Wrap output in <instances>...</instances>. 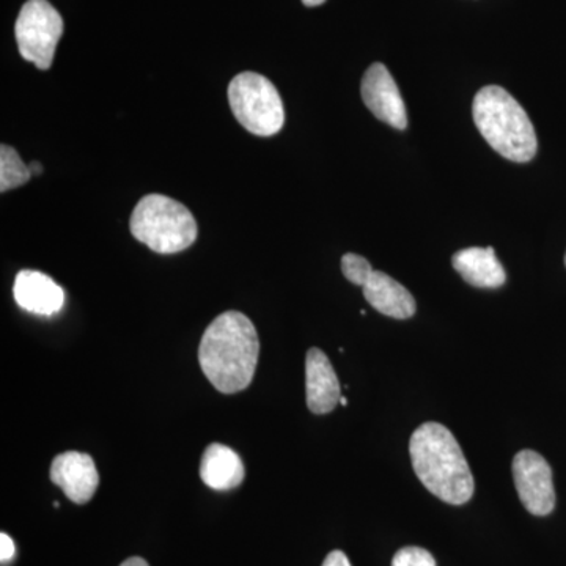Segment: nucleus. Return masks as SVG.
<instances>
[{
	"instance_id": "nucleus-1",
	"label": "nucleus",
	"mask_w": 566,
	"mask_h": 566,
	"mask_svg": "<svg viewBox=\"0 0 566 566\" xmlns=\"http://www.w3.org/2000/svg\"><path fill=\"white\" fill-rule=\"evenodd\" d=\"M260 340L244 314L226 312L205 331L199 363L205 376L221 394H238L251 386L259 364Z\"/></svg>"
},
{
	"instance_id": "nucleus-2",
	"label": "nucleus",
	"mask_w": 566,
	"mask_h": 566,
	"mask_svg": "<svg viewBox=\"0 0 566 566\" xmlns=\"http://www.w3.org/2000/svg\"><path fill=\"white\" fill-rule=\"evenodd\" d=\"M412 468L422 485L450 505H464L474 495L475 482L463 450L444 424H420L409 441Z\"/></svg>"
},
{
	"instance_id": "nucleus-3",
	"label": "nucleus",
	"mask_w": 566,
	"mask_h": 566,
	"mask_svg": "<svg viewBox=\"0 0 566 566\" xmlns=\"http://www.w3.org/2000/svg\"><path fill=\"white\" fill-rule=\"evenodd\" d=\"M472 117L483 139L494 151L513 163L535 158L538 140L524 107L499 85H486L476 93Z\"/></svg>"
},
{
	"instance_id": "nucleus-4",
	"label": "nucleus",
	"mask_w": 566,
	"mask_h": 566,
	"mask_svg": "<svg viewBox=\"0 0 566 566\" xmlns=\"http://www.w3.org/2000/svg\"><path fill=\"white\" fill-rule=\"evenodd\" d=\"M129 230L137 241L163 255L191 248L199 233L192 212L161 193L142 197L134 208Z\"/></svg>"
},
{
	"instance_id": "nucleus-5",
	"label": "nucleus",
	"mask_w": 566,
	"mask_h": 566,
	"mask_svg": "<svg viewBox=\"0 0 566 566\" xmlns=\"http://www.w3.org/2000/svg\"><path fill=\"white\" fill-rule=\"evenodd\" d=\"M229 103L240 125L255 136H274L283 128L285 109L281 93L262 74L244 71L233 77Z\"/></svg>"
},
{
	"instance_id": "nucleus-6",
	"label": "nucleus",
	"mask_w": 566,
	"mask_h": 566,
	"mask_svg": "<svg viewBox=\"0 0 566 566\" xmlns=\"http://www.w3.org/2000/svg\"><path fill=\"white\" fill-rule=\"evenodd\" d=\"M62 33L61 13L48 0H28L22 6L14 35L22 57L36 69H51Z\"/></svg>"
},
{
	"instance_id": "nucleus-7",
	"label": "nucleus",
	"mask_w": 566,
	"mask_h": 566,
	"mask_svg": "<svg viewBox=\"0 0 566 566\" xmlns=\"http://www.w3.org/2000/svg\"><path fill=\"white\" fill-rule=\"evenodd\" d=\"M513 479L521 502L528 513L547 516L556 506L553 471L545 458L534 450H521L513 458Z\"/></svg>"
},
{
	"instance_id": "nucleus-8",
	"label": "nucleus",
	"mask_w": 566,
	"mask_h": 566,
	"mask_svg": "<svg viewBox=\"0 0 566 566\" xmlns=\"http://www.w3.org/2000/svg\"><path fill=\"white\" fill-rule=\"evenodd\" d=\"M360 93L365 106L374 112L376 118L387 123L395 129H406L408 114L401 93L392 74L382 63H374L365 71Z\"/></svg>"
},
{
	"instance_id": "nucleus-9",
	"label": "nucleus",
	"mask_w": 566,
	"mask_h": 566,
	"mask_svg": "<svg viewBox=\"0 0 566 566\" xmlns=\"http://www.w3.org/2000/svg\"><path fill=\"white\" fill-rule=\"evenodd\" d=\"M50 475L52 483L62 488L66 497L77 505L92 501L99 485L98 469L87 453H61L52 461Z\"/></svg>"
},
{
	"instance_id": "nucleus-10",
	"label": "nucleus",
	"mask_w": 566,
	"mask_h": 566,
	"mask_svg": "<svg viewBox=\"0 0 566 566\" xmlns=\"http://www.w3.org/2000/svg\"><path fill=\"white\" fill-rule=\"evenodd\" d=\"M305 394L307 408L314 415H327L340 403V382L322 349L311 348L305 356Z\"/></svg>"
},
{
	"instance_id": "nucleus-11",
	"label": "nucleus",
	"mask_w": 566,
	"mask_h": 566,
	"mask_svg": "<svg viewBox=\"0 0 566 566\" xmlns=\"http://www.w3.org/2000/svg\"><path fill=\"white\" fill-rule=\"evenodd\" d=\"M13 294L21 308L36 315L57 314L65 303L62 286L40 271H20L14 281Z\"/></svg>"
},
{
	"instance_id": "nucleus-12",
	"label": "nucleus",
	"mask_w": 566,
	"mask_h": 566,
	"mask_svg": "<svg viewBox=\"0 0 566 566\" xmlns=\"http://www.w3.org/2000/svg\"><path fill=\"white\" fill-rule=\"evenodd\" d=\"M364 296L379 314L408 319L416 314V301L401 283L382 271H374L364 283Z\"/></svg>"
},
{
	"instance_id": "nucleus-13",
	"label": "nucleus",
	"mask_w": 566,
	"mask_h": 566,
	"mask_svg": "<svg viewBox=\"0 0 566 566\" xmlns=\"http://www.w3.org/2000/svg\"><path fill=\"white\" fill-rule=\"evenodd\" d=\"M243 460L230 447L208 446L200 461V479L208 488L216 491L234 490L244 482Z\"/></svg>"
},
{
	"instance_id": "nucleus-14",
	"label": "nucleus",
	"mask_w": 566,
	"mask_h": 566,
	"mask_svg": "<svg viewBox=\"0 0 566 566\" xmlns=\"http://www.w3.org/2000/svg\"><path fill=\"white\" fill-rule=\"evenodd\" d=\"M457 273L476 289H499L506 274L493 248H468L458 251L452 259Z\"/></svg>"
},
{
	"instance_id": "nucleus-15",
	"label": "nucleus",
	"mask_w": 566,
	"mask_h": 566,
	"mask_svg": "<svg viewBox=\"0 0 566 566\" xmlns=\"http://www.w3.org/2000/svg\"><path fill=\"white\" fill-rule=\"evenodd\" d=\"M32 172L10 145L0 147V191L7 192L20 188L31 180Z\"/></svg>"
},
{
	"instance_id": "nucleus-16",
	"label": "nucleus",
	"mask_w": 566,
	"mask_h": 566,
	"mask_svg": "<svg viewBox=\"0 0 566 566\" xmlns=\"http://www.w3.org/2000/svg\"><path fill=\"white\" fill-rule=\"evenodd\" d=\"M342 271L354 285L364 286V283L368 281L375 270L364 256L356 255V253H345L344 259H342Z\"/></svg>"
},
{
	"instance_id": "nucleus-17",
	"label": "nucleus",
	"mask_w": 566,
	"mask_h": 566,
	"mask_svg": "<svg viewBox=\"0 0 566 566\" xmlns=\"http://www.w3.org/2000/svg\"><path fill=\"white\" fill-rule=\"evenodd\" d=\"M392 566H436V560L423 547L408 546L395 554Z\"/></svg>"
},
{
	"instance_id": "nucleus-18",
	"label": "nucleus",
	"mask_w": 566,
	"mask_h": 566,
	"mask_svg": "<svg viewBox=\"0 0 566 566\" xmlns=\"http://www.w3.org/2000/svg\"><path fill=\"white\" fill-rule=\"evenodd\" d=\"M14 553H17V547H14L13 539L6 532H2L0 534V560H2V564H9L11 558L14 557Z\"/></svg>"
},
{
	"instance_id": "nucleus-19",
	"label": "nucleus",
	"mask_w": 566,
	"mask_h": 566,
	"mask_svg": "<svg viewBox=\"0 0 566 566\" xmlns=\"http://www.w3.org/2000/svg\"><path fill=\"white\" fill-rule=\"evenodd\" d=\"M322 566H352V562L342 551H333V553L327 554V557L324 558Z\"/></svg>"
},
{
	"instance_id": "nucleus-20",
	"label": "nucleus",
	"mask_w": 566,
	"mask_h": 566,
	"mask_svg": "<svg viewBox=\"0 0 566 566\" xmlns=\"http://www.w3.org/2000/svg\"><path fill=\"white\" fill-rule=\"evenodd\" d=\"M120 566H150L145 558L142 557H129Z\"/></svg>"
},
{
	"instance_id": "nucleus-21",
	"label": "nucleus",
	"mask_w": 566,
	"mask_h": 566,
	"mask_svg": "<svg viewBox=\"0 0 566 566\" xmlns=\"http://www.w3.org/2000/svg\"><path fill=\"white\" fill-rule=\"evenodd\" d=\"M29 169H31L32 175H40L43 172V166H41L40 163H32L31 166H29Z\"/></svg>"
},
{
	"instance_id": "nucleus-22",
	"label": "nucleus",
	"mask_w": 566,
	"mask_h": 566,
	"mask_svg": "<svg viewBox=\"0 0 566 566\" xmlns=\"http://www.w3.org/2000/svg\"><path fill=\"white\" fill-rule=\"evenodd\" d=\"M324 2H326V0H303L305 7H318Z\"/></svg>"
},
{
	"instance_id": "nucleus-23",
	"label": "nucleus",
	"mask_w": 566,
	"mask_h": 566,
	"mask_svg": "<svg viewBox=\"0 0 566 566\" xmlns=\"http://www.w3.org/2000/svg\"><path fill=\"white\" fill-rule=\"evenodd\" d=\"M340 405H342V406H346V405H348V400H346V398H345V397H342V398H340Z\"/></svg>"
},
{
	"instance_id": "nucleus-24",
	"label": "nucleus",
	"mask_w": 566,
	"mask_h": 566,
	"mask_svg": "<svg viewBox=\"0 0 566 566\" xmlns=\"http://www.w3.org/2000/svg\"><path fill=\"white\" fill-rule=\"evenodd\" d=\"M565 264H566V255H565Z\"/></svg>"
}]
</instances>
